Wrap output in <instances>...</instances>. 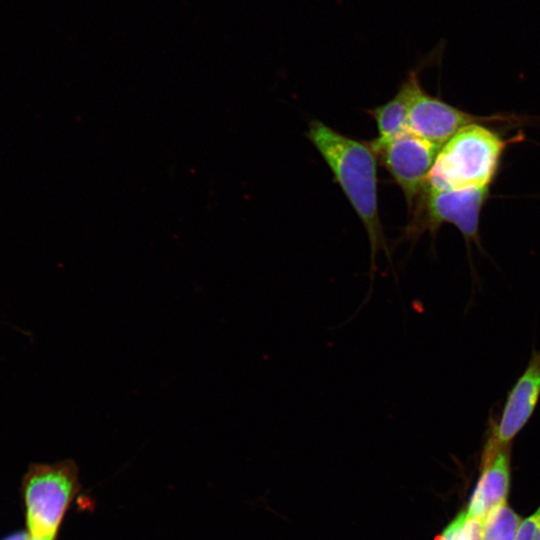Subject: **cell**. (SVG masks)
Segmentation results:
<instances>
[{
  "instance_id": "cell-1",
  "label": "cell",
  "mask_w": 540,
  "mask_h": 540,
  "mask_svg": "<svg viewBox=\"0 0 540 540\" xmlns=\"http://www.w3.org/2000/svg\"><path fill=\"white\" fill-rule=\"evenodd\" d=\"M307 137L331 169L334 180L363 223L369 239L370 284L354 317L372 296L378 252L383 251L391 263L378 211L377 155L370 142L346 137L318 120L310 122Z\"/></svg>"
},
{
  "instance_id": "cell-2",
  "label": "cell",
  "mask_w": 540,
  "mask_h": 540,
  "mask_svg": "<svg viewBox=\"0 0 540 540\" xmlns=\"http://www.w3.org/2000/svg\"><path fill=\"white\" fill-rule=\"evenodd\" d=\"M515 139H503L482 123L463 127L440 148L425 187H490L503 152Z\"/></svg>"
},
{
  "instance_id": "cell-3",
  "label": "cell",
  "mask_w": 540,
  "mask_h": 540,
  "mask_svg": "<svg viewBox=\"0 0 540 540\" xmlns=\"http://www.w3.org/2000/svg\"><path fill=\"white\" fill-rule=\"evenodd\" d=\"M490 187L434 190L424 187L410 212L412 218L403 239L413 243L426 231L435 237L444 223L453 224L462 234L470 256L471 244L481 250L479 222Z\"/></svg>"
},
{
  "instance_id": "cell-4",
  "label": "cell",
  "mask_w": 540,
  "mask_h": 540,
  "mask_svg": "<svg viewBox=\"0 0 540 540\" xmlns=\"http://www.w3.org/2000/svg\"><path fill=\"white\" fill-rule=\"evenodd\" d=\"M70 462L32 468L24 486L27 522L32 538L53 540L75 490Z\"/></svg>"
},
{
  "instance_id": "cell-5",
  "label": "cell",
  "mask_w": 540,
  "mask_h": 540,
  "mask_svg": "<svg viewBox=\"0 0 540 540\" xmlns=\"http://www.w3.org/2000/svg\"><path fill=\"white\" fill-rule=\"evenodd\" d=\"M370 145L401 189L410 211L426 185L441 147L409 130L389 140L374 139Z\"/></svg>"
},
{
  "instance_id": "cell-6",
  "label": "cell",
  "mask_w": 540,
  "mask_h": 540,
  "mask_svg": "<svg viewBox=\"0 0 540 540\" xmlns=\"http://www.w3.org/2000/svg\"><path fill=\"white\" fill-rule=\"evenodd\" d=\"M505 116L481 117L460 110L416 87L408 113V130L440 147L463 127L473 123L508 121Z\"/></svg>"
},
{
  "instance_id": "cell-7",
  "label": "cell",
  "mask_w": 540,
  "mask_h": 540,
  "mask_svg": "<svg viewBox=\"0 0 540 540\" xmlns=\"http://www.w3.org/2000/svg\"><path fill=\"white\" fill-rule=\"evenodd\" d=\"M540 399V349L533 348L528 364L508 392L499 421L485 448L508 446L533 415Z\"/></svg>"
},
{
  "instance_id": "cell-8",
  "label": "cell",
  "mask_w": 540,
  "mask_h": 540,
  "mask_svg": "<svg viewBox=\"0 0 540 540\" xmlns=\"http://www.w3.org/2000/svg\"><path fill=\"white\" fill-rule=\"evenodd\" d=\"M509 476L508 446L482 459V474L466 510L467 517L485 520L495 507L507 501Z\"/></svg>"
},
{
  "instance_id": "cell-9",
  "label": "cell",
  "mask_w": 540,
  "mask_h": 540,
  "mask_svg": "<svg viewBox=\"0 0 540 540\" xmlns=\"http://www.w3.org/2000/svg\"><path fill=\"white\" fill-rule=\"evenodd\" d=\"M419 84L417 70H411L392 99L368 110L377 125L378 137L376 139L385 141L408 131L409 108Z\"/></svg>"
},
{
  "instance_id": "cell-10",
  "label": "cell",
  "mask_w": 540,
  "mask_h": 540,
  "mask_svg": "<svg viewBox=\"0 0 540 540\" xmlns=\"http://www.w3.org/2000/svg\"><path fill=\"white\" fill-rule=\"evenodd\" d=\"M521 521L505 501L487 515L482 540H515Z\"/></svg>"
},
{
  "instance_id": "cell-11",
  "label": "cell",
  "mask_w": 540,
  "mask_h": 540,
  "mask_svg": "<svg viewBox=\"0 0 540 540\" xmlns=\"http://www.w3.org/2000/svg\"><path fill=\"white\" fill-rule=\"evenodd\" d=\"M515 540H540V506L521 521Z\"/></svg>"
},
{
  "instance_id": "cell-12",
  "label": "cell",
  "mask_w": 540,
  "mask_h": 540,
  "mask_svg": "<svg viewBox=\"0 0 540 540\" xmlns=\"http://www.w3.org/2000/svg\"><path fill=\"white\" fill-rule=\"evenodd\" d=\"M485 520L479 518H466L457 540H482Z\"/></svg>"
},
{
  "instance_id": "cell-13",
  "label": "cell",
  "mask_w": 540,
  "mask_h": 540,
  "mask_svg": "<svg viewBox=\"0 0 540 540\" xmlns=\"http://www.w3.org/2000/svg\"><path fill=\"white\" fill-rule=\"evenodd\" d=\"M466 518V511L460 512L457 517L446 527L437 540H457L458 533Z\"/></svg>"
},
{
  "instance_id": "cell-14",
  "label": "cell",
  "mask_w": 540,
  "mask_h": 540,
  "mask_svg": "<svg viewBox=\"0 0 540 540\" xmlns=\"http://www.w3.org/2000/svg\"><path fill=\"white\" fill-rule=\"evenodd\" d=\"M28 536L26 533H16L14 535H11L7 537L4 540H27Z\"/></svg>"
},
{
  "instance_id": "cell-15",
  "label": "cell",
  "mask_w": 540,
  "mask_h": 540,
  "mask_svg": "<svg viewBox=\"0 0 540 540\" xmlns=\"http://www.w3.org/2000/svg\"><path fill=\"white\" fill-rule=\"evenodd\" d=\"M31 540H39V539H36V538H31Z\"/></svg>"
}]
</instances>
